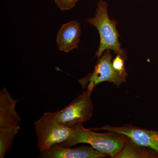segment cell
I'll use <instances>...</instances> for the list:
<instances>
[{
    "mask_svg": "<svg viewBox=\"0 0 158 158\" xmlns=\"http://www.w3.org/2000/svg\"><path fill=\"white\" fill-rule=\"evenodd\" d=\"M71 128V134L68 139L58 145L71 147L79 143H86L99 152L115 158L128 140V137L123 134L107 131L97 132L91 129L86 128L83 124Z\"/></svg>",
    "mask_w": 158,
    "mask_h": 158,
    "instance_id": "cell-1",
    "label": "cell"
},
{
    "mask_svg": "<svg viewBox=\"0 0 158 158\" xmlns=\"http://www.w3.org/2000/svg\"><path fill=\"white\" fill-rule=\"evenodd\" d=\"M108 8V4L106 1L99 0L97 4L95 15L87 20L90 24L96 28L99 34V45L95 55L98 59L105 51L111 50L126 59L127 58L126 53L121 48L118 39L117 22L110 18Z\"/></svg>",
    "mask_w": 158,
    "mask_h": 158,
    "instance_id": "cell-2",
    "label": "cell"
},
{
    "mask_svg": "<svg viewBox=\"0 0 158 158\" xmlns=\"http://www.w3.org/2000/svg\"><path fill=\"white\" fill-rule=\"evenodd\" d=\"M14 99L6 87L0 91V156L4 157L11 149L13 139L20 129V117Z\"/></svg>",
    "mask_w": 158,
    "mask_h": 158,
    "instance_id": "cell-3",
    "label": "cell"
},
{
    "mask_svg": "<svg viewBox=\"0 0 158 158\" xmlns=\"http://www.w3.org/2000/svg\"><path fill=\"white\" fill-rule=\"evenodd\" d=\"M35 128L40 152L63 143L68 139L72 132L71 128L57 121L54 112L44 113L35 122Z\"/></svg>",
    "mask_w": 158,
    "mask_h": 158,
    "instance_id": "cell-4",
    "label": "cell"
},
{
    "mask_svg": "<svg viewBox=\"0 0 158 158\" xmlns=\"http://www.w3.org/2000/svg\"><path fill=\"white\" fill-rule=\"evenodd\" d=\"M112 59L110 50L105 51L98 59L93 72L78 80L82 88H86L92 92L96 85L102 82L113 83L117 88L125 83L127 75L122 74L114 69Z\"/></svg>",
    "mask_w": 158,
    "mask_h": 158,
    "instance_id": "cell-5",
    "label": "cell"
},
{
    "mask_svg": "<svg viewBox=\"0 0 158 158\" xmlns=\"http://www.w3.org/2000/svg\"><path fill=\"white\" fill-rule=\"evenodd\" d=\"M92 92L87 89L66 107L54 112L57 121L72 128L90 119L94 113L93 104L90 98Z\"/></svg>",
    "mask_w": 158,
    "mask_h": 158,
    "instance_id": "cell-6",
    "label": "cell"
},
{
    "mask_svg": "<svg viewBox=\"0 0 158 158\" xmlns=\"http://www.w3.org/2000/svg\"><path fill=\"white\" fill-rule=\"evenodd\" d=\"M91 129L94 131H104L123 134L136 144L148 148L158 153V131L145 129L131 124L119 127L105 125Z\"/></svg>",
    "mask_w": 158,
    "mask_h": 158,
    "instance_id": "cell-7",
    "label": "cell"
},
{
    "mask_svg": "<svg viewBox=\"0 0 158 158\" xmlns=\"http://www.w3.org/2000/svg\"><path fill=\"white\" fill-rule=\"evenodd\" d=\"M106 155L90 146L81 145L71 148L56 145L40 152V158H102Z\"/></svg>",
    "mask_w": 158,
    "mask_h": 158,
    "instance_id": "cell-8",
    "label": "cell"
},
{
    "mask_svg": "<svg viewBox=\"0 0 158 158\" xmlns=\"http://www.w3.org/2000/svg\"><path fill=\"white\" fill-rule=\"evenodd\" d=\"M81 37V24L72 20L63 24L56 36V44L59 51L69 53L78 48Z\"/></svg>",
    "mask_w": 158,
    "mask_h": 158,
    "instance_id": "cell-9",
    "label": "cell"
},
{
    "mask_svg": "<svg viewBox=\"0 0 158 158\" xmlns=\"http://www.w3.org/2000/svg\"><path fill=\"white\" fill-rule=\"evenodd\" d=\"M115 158H158V153L136 144L128 138L124 147Z\"/></svg>",
    "mask_w": 158,
    "mask_h": 158,
    "instance_id": "cell-10",
    "label": "cell"
},
{
    "mask_svg": "<svg viewBox=\"0 0 158 158\" xmlns=\"http://www.w3.org/2000/svg\"><path fill=\"white\" fill-rule=\"evenodd\" d=\"M125 59L120 55H117L112 60L113 68L122 74L127 75L126 70Z\"/></svg>",
    "mask_w": 158,
    "mask_h": 158,
    "instance_id": "cell-11",
    "label": "cell"
},
{
    "mask_svg": "<svg viewBox=\"0 0 158 158\" xmlns=\"http://www.w3.org/2000/svg\"><path fill=\"white\" fill-rule=\"evenodd\" d=\"M57 7L62 11L73 9L79 0H54Z\"/></svg>",
    "mask_w": 158,
    "mask_h": 158,
    "instance_id": "cell-12",
    "label": "cell"
}]
</instances>
